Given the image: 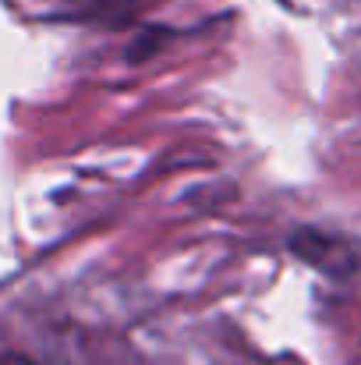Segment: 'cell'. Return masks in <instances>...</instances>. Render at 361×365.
<instances>
[{
  "mask_svg": "<svg viewBox=\"0 0 361 365\" xmlns=\"http://www.w3.org/2000/svg\"><path fill=\"white\" fill-rule=\"evenodd\" d=\"M0 365H36V362H28L21 355H7V359H0Z\"/></svg>",
  "mask_w": 361,
  "mask_h": 365,
  "instance_id": "6da1fadb",
  "label": "cell"
}]
</instances>
